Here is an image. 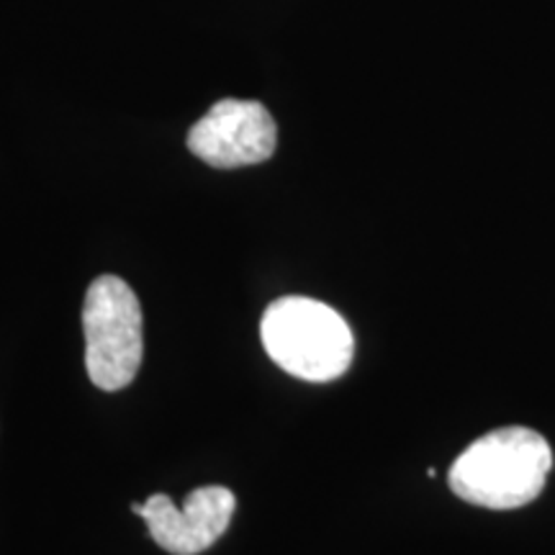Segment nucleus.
I'll use <instances>...</instances> for the list:
<instances>
[{"label": "nucleus", "instance_id": "nucleus-1", "mask_svg": "<svg viewBox=\"0 0 555 555\" xmlns=\"http://www.w3.org/2000/svg\"><path fill=\"white\" fill-rule=\"evenodd\" d=\"M553 450L535 429L504 427L478 437L450 468V489L486 509H517L540 496Z\"/></svg>", "mask_w": 555, "mask_h": 555}, {"label": "nucleus", "instance_id": "nucleus-2", "mask_svg": "<svg viewBox=\"0 0 555 555\" xmlns=\"http://www.w3.org/2000/svg\"><path fill=\"white\" fill-rule=\"evenodd\" d=\"M270 360L291 376L327 384L345 376L352 363V332L327 304L307 296H286L270 304L260 322Z\"/></svg>", "mask_w": 555, "mask_h": 555}, {"label": "nucleus", "instance_id": "nucleus-3", "mask_svg": "<svg viewBox=\"0 0 555 555\" xmlns=\"http://www.w3.org/2000/svg\"><path fill=\"white\" fill-rule=\"evenodd\" d=\"M86 367L101 391H121L142 365V307L121 278L101 275L82 304Z\"/></svg>", "mask_w": 555, "mask_h": 555}, {"label": "nucleus", "instance_id": "nucleus-5", "mask_svg": "<svg viewBox=\"0 0 555 555\" xmlns=\"http://www.w3.org/2000/svg\"><path fill=\"white\" fill-rule=\"evenodd\" d=\"M237 499L227 486H201L185 496L183 506L170 496L152 494L144 504H131V512L147 522L155 543L172 555H198L224 535L232 522Z\"/></svg>", "mask_w": 555, "mask_h": 555}, {"label": "nucleus", "instance_id": "nucleus-4", "mask_svg": "<svg viewBox=\"0 0 555 555\" xmlns=\"http://www.w3.org/2000/svg\"><path fill=\"white\" fill-rule=\"evenodd\" d=\"M278 127L258 101L224 99L208 108L189 131V150L221 170L260 165L273 157Z\"/></svg>", "mask_w": 555, "mask_h": 555}]
</instances>
